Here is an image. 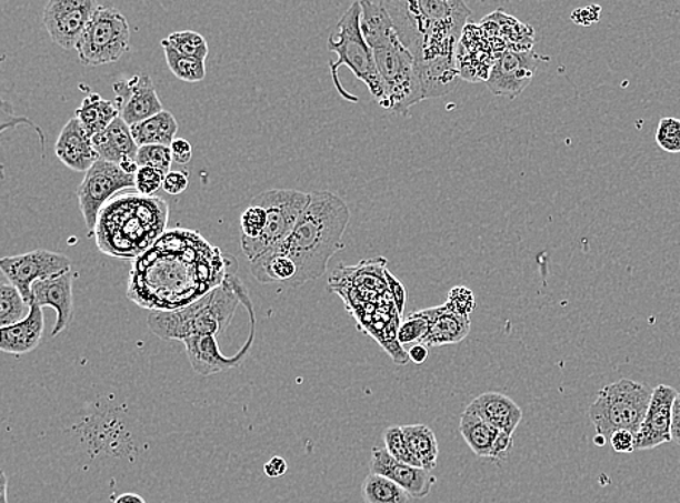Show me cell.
<instances>
[{
    "label": "cell",
    "mask_w": 680,
    "mask_h": 503,
    "mask_svg": "<svg viewBox=\"0 0 680 503\" xmlns=\"http://www.w3.org/2000/svg\"><path fill=\"white\" fill-rule=\"evenodd\" d=\"M593 441H596V444L599 445V447H603V445L607 444V440L603 439L602 435H598L596 436V439H593Z\"/></svg>",
    "instance_id": "52"
},
{
    "label": "cell",
    "mask_w": 680,
    "mask_h": 503,
    "mask_svg": "<svg viewBox=\"0 0 680 503\" xmlns=\"http://www.w3.org/2000/svg\"><path fill=\"white\" fill-rule=\"evenodd\" d=\"M138 168H153L164 174L170 173L173 164L170 147L166 145H144L140 147L137 154Z\"/></svg>",
    "instance_id": "35"
},
{
    "label": "cell",
    "mask_w": 680,
    "mask_h": 503,
    "mask_svg": "<svg viewBox=\"0 0 680 503\" xmlns=\"http://www.w3.org/2000/svg\"><path fill=\"white\" fill-rule=\"evenodd\" d=\"M163 44L171 47L179 54L193 57V59L207 60L209 47L207 40L198 32L179 31L171 34L161 41Z\"/></svg>",
    "instance_id": "33"
},
{
    "label": "cell",
    "mask_w": 680,
    "mask_h": 503,
    "mask_svg": "<svg viewBox=\"0 0 680 503\" xmlns=\"http://www.w3.org/2000/svg\"><path fill=\"white\" fill-rule=\"evenodd\" d=\"M599 18H601V8L596 7V4L578 9L572 16L573 21L579 23V26H592L593 22L599 21Z\"/></svg>",
    "instance_id": "46"
},
{
    "label": "cell",
    "mask_w": 680,
    "mask_h": 503,
    "mask_svg": "<svg viewBox=\"0 0 680 503\" xmlns=\"http://www.w3.org/2000/svg\"><path fill=\"white\" fill-rule=\"evenodd\" d=\"M678 392L668 384H659L653 391L649 411L636 434V452L653 450L672 441L673 403Z\"/></svg>",
    "instance_id": "17"
},
{
    "label": "cell",
    "mask_w": 680,
    "mask_h": 503,
    "mask_svg": "<svg viewBox=\"0 0 680 503\" xmlns=\"http://www.w3.org/2000/svg\"><path fill=\"white\" fill-rule=\"evenodd\" d=\"M610 443L617 453L636 452V434L631 433V431H617L611 436Z\"/></svg>",
    "instance_id": "43"
},
{
    "label": "cell",
    "mask_w": 680,
    "mask_h": 503,
    "mask_svg": "<svg viewBox=\"0 0 680 503\" xmlns=\"http://www.w3.org/2000/svg\"><path fill=\"white\" fill-rule=\"evenodd\" d=\"M309 197L292 234L274 249L297 264V278L289 288H301L323 276L330 260L344 249L342 237L351 218L347 203L331 192H312Z\"/></svg>",
    "instance_id": "3"
},
{
    "label": "cell",
    "mask_w": 680,
    "mask_h": 503,
    "mask_svg": "<svg viewBox=\"0 0 680 503\" xmlns=\"http://www.w3.org/2000/svg\"><path fill=\"white\" fill-rule=\"evenodd\" d=\"M76 118L90 137L101 134L117 118H120L116 102L107 101L98 93L90 92L76 109Z\"/></svg>",
    "instance_id": "25"
},
{
    "label": "cell",
    "mask_w": 680,
    "mask_h": 503,
    "mask_svg": "<svg viewBox=\"0 0 680 503\" xmlns=\"http://www.w3.org/2000/svg\"><path fill=\"white\" fill-rule=\"evenodd\" d=\"M31 303L26 301L22 293L12 283L0 284V329H7L22 322L30 316Z\"/></svg>",
    "instance_id": "31"
},
{
    "label": "cell",
    "mask_w": 680,
    "mask_h": 503,
    "mask_svg": "<svg viewBox=\"0 0 680 503\" xmlns=\"http://www.w3.org/2000/svg\"><path fill=\"white\" fill-rule=\"evenodd\" d=\"M543 60L544 57L536 54L532 50L503 51L489 70L488 88L497 97L516 99L530 87L537 68Z\"/></svg>",
    "instance_id": "14"
},
{
    "label": "cell",
    "mask_w": 680,
    "mask_h": 503,
    "mask_svg": "<svg viewBox=\"0 0 680 503\" xmlns=\"http://www.w3.org/2000/svg\"><path fill=\"white\" fill-rule=\"evenodd\" d=\"M171 155H173V163L176 164H189L192 160V145L184 139H176L173 144L170 145Z\"/></svg>",
    "instance_id": "45"
},
{
    "label": "cell",
    "mask_w": 680,
    "mask_h": 503,
    "mask_svg": "<svg viewBox=\"0 0 680 503\" xmlns=\"http://www.w3.org/2000/svg\"><path fill=\"white\" fill-rule=\"evenodd\" d=\"M117 94L116 104L120 117L128 125L149 120L157 113L163 112L159 97H157L153 80L147 74H137L128 80L113 83Z\"/></svg>",
    "instance_id": "16"
},
{
    "label": "cell",
    "mask_w": 680,
    "mask_h": 503,
    "mask_svg": "<svg viewBox=\"0 0 680 503\" xmlns=\"http://www.w3.org/2000/svg\"><path fill=\"white\" fill-rule=\"evenodd\" d=\"M384 449L398 462L409 464V466L421 467L418 460L409 452L406 435H403L402 426L393 425L384 430L383 433Z\"/></svg>",
    "instance_id": "36"
},
{
    "label": "cell",
    "mask_w": 680,
    "mask_h": 503,
    "mask_svg": "<svg viewBox=\"0 0 680 503\" xmlns=\"http://www.w3.org/2000/svg\"><path fill=\"white\" fill-rule=\"evenodd\" d=\"M430 332L421 344L430 348L459 344L469 335L470 320L468 316L456 315L446 305L431 308Z\"/></svg>",
    "instance_id": "24"
},
{
    "label": "cell",
    "mask_w": 680,
    "mask_h": 503,
    "mask_svg": "<svg viewBox=\"0 0 680 503\" xmlns=\"http://www.w3.org/2000/svg\"><path fill=\"white\" fill-rule=\"evenodd\" d=\"M251 274L259 280L260 283L282 282L290 286L293 279L297 278V264L287 255L278 250L268 251L260 255L259 259L251 261Z\"/></svg>",
    "instance_id": "28"
},
{
    "label": "cell",
    "mask_w": 680,
    "mask_h": 503,
    "mask_svg": "<svg viewBox=\"0 0 680 503\" xmlns=\"http://www.w3.org/2000/svg\"><path fill=\"white\" fill-rule=\"evenodd\" d=\"M92 141L101 160L118 165L126 164L128 161H137L140 147L132 137L131 127L121 117L117 118L101 134L94 135Z\"/></svg>",
    "instance_id": "22"
},
{
    "label": "cell",
    "mask_w": 680,
    "mask_h": 503,
    "mask_svg": "<svg viewBox=\"0 0 680 503\" xmlns=\"http://www.w3.org/2000/svg\"><path fill=\"white\" fill-rule=\"evenodd\" d=\"M364 503H409L411 496L391 479L369 473L361 485Z\"/></svg>",
    "instance_id": "30"
},
{
    "label": "cell",
    "mask_w": 680,
    "mask_h": 503,
    "mask_svg": "<svg viewBox=\"0 0 680 503\" xmlns=\"http://www.w3.org/2000/svg\"><path fill=\"white\" fill-rule=\"evenodd\" d=\"M399 40L416 59L424 99L441 98L459 87L458 46L470 9L461 0L384 2Z\"/></svg>",
    "instance_id": "2"
},
{
    "label": "cell",
    "mask_w": 680,
    "mask_h": 503,
    "mask_svg": "<svg viewBox=\"0 0 680 503\" xmlns=\"http://www.w3.org/2000/svg\"><path fill=\"white\" fill-rule=\"evenodd\" d=\"M0 269L9 283L22 293L32 305V286L40 280L71 272V261L64 254L49 250H34L30 253L12 255L0 260Z\"/></svg>",
    "instance_id": "12"
},
{
    "label": "cell",
    "mask_w": 680,
    "mask_h": 503,
    "mask_svg": "<svg viewBox=\"0 0 680 503\" xmlns=\"http://www.w3.org/2000/svg\"><path fill=\"white\" fill-rule=\"evenodd\" d=\"M656 142L660 149L668 153H680V120L674 117H664L660 120L656 131Z\"/></svg>",
    "instance_id": "37"
},
{
    "label": "cell",
    "mask_w": 680,
    "mask_h": 503,
    "mask_svg": "<svg viewBox=\"0 0 680 503\" xmlns=\"http://www.w3.org/2000/svg\"><path fill=\"white\" fill-rule=\"evenodd\" d=\"M672 441L680 445V393H678L677 400L673 403Z\"/></svg>",
    "instance_id": "48"
},
{
    "label": "cell",
    "mask_w": 680,
    "mask_h": 503,
    "mask_svg": "<svg viewBox=\"0 0 680 503\" xmlns=\"http://www.w3.org/2000/svg\"><path fill=\"white\" fill-rule=\"evenodd\" d=\"M431 308L428 310L413 312L398 326L397 339L398 343L406 344H420L426 340L428 332L431 326Z\"/></svg>",
    "instance_id": "34"
},
{
    "label": "cell",
    "mask_w": 680,
    "mask_h": 503,
    "mask_svg": "<svg viewBox=\"0 0 680 503\" xmlns=\"http://www.w3.org/2000/svg\"><path fill=\"white\" fill-rule=\"evenodd\" d=\"M178 130V121H176L173 113L168 111L157 113L156 117L131 127L132 137H134L138 147H170L176 140Z\"/></svg>",
    "instance_id": "27"
},
{
    "label": "cell",
    "mask_w": 680,
    "mask_h": 503,
    "mask_svg": "<svg viewBox=\"0 0 680 503\" xmlns=\"http://www.w3.org/2000/svg\"><path fill=\"white\" fill-rule=\"evenodd\" d=\"M237 268L234 258L197 231H168L136 260L128 298L153 312L182 310L221 286Z\"/></svg>",
    "instance_id": "1"
},
{
    "label": "cell",
    "mask_w": 680,
    "mask_h": 503,
    "mask_svg": "<svg viewBox=\"0 0 680 503\" xmlns=\"http://www.w3.org/2000/svg\"><path fill=\"white\" fill-rule=\"evenodd\" d=\"M654 389L649 384L621 379L608 384L598 393V400L589 410L597 434L607 441L617 431H631L639 433L647 411H649Z\"/></svg>",
    "instance_id": "8"
},
{
    "label": "cell",
    "mask_w": 680,
    "mask_h": 503,
    "mask_svg": "<svg viewBox=\"0 0 680 503\" xmlns=\"http://www.w3.org/2000/svg\"><path fill=\"white\" fill-rule=\"evenodd\" d=\"M166 61H168L169 69L176 78L183 80L187 83L202 82L204 76H207V68H204V61L193 59V57H187L179 54L178 51L171 49V47L163 44Z\"/></svg>",
    "instance_id": "32"
},
{
    "label": "cell",
    "mask_w": 680,
    "mask_h": 503,
    "mask_svg": "<svg viewBox=\"0 0 680 503\" xmlns=\"http://www.w3.org/2000/svg\"><path fill=\"white\" fill-rule=\"evenodd\" d=\"M360 19L361 4L354 2L347 9L344 16L337 23L336 30L328 38V50L337 54V61L330 63L332 80H334L336 88L342 98L350 102H359L358 98L351 97L341 87L339 69L341 66H347L353 71L356 78L369 88L370 93L378 99L380 104L384 98L383 83L380 79L378 66H376L373 51L366 41L363 32H361Z\"/></svg>",
    "instance_id": "7"
},
{
    "label": "cell",
    "mask_w": 680,
    "mask_h": 503,
    "mask_svg": "<svg viewBox=\"0 0 680 503\" xmlns=\"http://www.w3.org/2000/svg\"><path fill=\"white\" fill-rule=\"evenodd\" d=\"M309 198V193L293 189H272L251 199V205L264 208L268 212V225L259 239L241 237L242 253L250 263L268 251L278 249L289 239L308 207Z\"/></svg>",
    "instance_id": "9"
},
{
    "label": "cell",
    "mask_w": 680,
    "mask_h": 503,
    "mask_svg": "<svg viewBox=\"0 0 680 503\" xmlns=\"http://www.w3.org/2000/svg\"><path fill=\"white\" fill-rule=\"evenodd\" d=\"M189 188V178L187 173L182 172H170L166 174L163 191L171 194V197H178Z\"/></svg>",
    "instance_id": "41"
},
{
    "label": "cell",
    "mask_w": 680,
    "mask_h": 503,
    "mask_svg": "<svg viewBox=\"0 0 680 503\" xmlns=\"http://www.w3.org/2000/svg\"><path fill=\"white\" fill-rule=\"evenodd\" d=\"M56 155L66 168L79 173H88L101 160L94 150L92 137L76 117L61 130L56 142Z\"/></svg>",
    "instance_id": "20"
},
{
    "label": "cell",
    "mask_w": 680,
    "mask_h": 503,
    "mask_svg": "<svg viewBox=\"0 0 680 503\" xmlns=\"http://www.w3.org/2000/svg\"><path fill=\"white\" fill-rule=\"evenodd\" d=\"M360 27L382 79L384 98L380 107L408 115L413 104L426 99L416 59L399 40L387 4L361 2Z\"/></svg>",
    "instance_id": "4"
},
{
    "label": "cell",
    "mask_w": 680,
    "mask_h": 503,
    "mask_svg": "<svg viewBox=\"0 0 680 503\" xmlns=\"http://www.w3.org/2000/svg\"><path fill=\"white\" fill-rule=\"evenodd\" d=\"M499 433L501 431L466 408L463 415L460 418V434L478 457L491 459L494 441H497Z\"/></svg>",
    "instance_id": "26"
},
{
    "label": "cell",
    "mask_w": 680,
    "mask_h": 503,
    "mask_svg": "<svg viewBox=\"0 0 680 503\" xmlns=\"http://www.w3.org/2000/svg\"><path fill=\"white\" fill-rule=\"evenodd\" d=\"M408 358L412 363L424 364L428 359V348L424 344H413L408 351Z\"/></svg>",
    "instance_id": "49"
},
{
    "label": "cell",
    "mask_w": 680,
    "mask_h": 503,
    "mask_svg": "<svg viewBox=\"0 0 680 503\" xmlns=\"http://www.w3.org/2000/svg\"><path fill=\"white\" fill-rule=\"evenodd\" d=\"M113 503H147L144 497L137 495V493H122L118 496Z\"/></svg>",
    "instance_id": "50"
},
{
    "label": "cell",
    "mask_w": 680,
    "mask_h": 503,
    "mask_svg": "<svg viewBox=\"0 0 680 503\" xmlns=\"http://www.w3.org/2000/svg\"><path fill=\"white\" fill-rule=\"evenodd\" d=\"M513 444V435L503 433H499L497 441H494V445L492 449L491 460L494 463L506 462L508 455H510Z\"/></svg>",
    "instance_id": "42"
},
{
    "label": "cell",
    "mask_w": 680,
    "mask_h": 503,
    "mask_svg": "<svg viewBox=\"0 0 680 503\" xmlns=\"http://www.w3.org/2000/svg\"><path fill=\"white\" fill-rule=\"evenodd\" d=\"M384 276H387L388 288L389 291H391L394 306H397L399 315H402L403 308H406L407 301L406 288H403L402 283L399 282V280L394 279L391 273L384 272Z\"/></svg>",
    "instance_id": "44"
},
{
    "label": "cell",
    "mask_w": 680,
    "mask_h": 503,
    "mask_svg": "<svg viewBox=\"0 0 680 503\" xmlns=\"http://www.w3.org/2000/svg\"><path fill=\"white\" fill-rule=\"evenodd\" d=\"M288 472V463L283 457L270 459L268 463L264 464V473L268 474V477H282Z\"/></svg>",
    "instance_id": "47"
},
{
    "label": "cell",
    "mask_w": 680,
    "mask_h": 503,
    "mask_svg": "<svg viewBox=\"0 0 680 503\" xmlns=\"http://www.w3.org/2000/svg\"><path fill=\"white\" fill-rule=\"evenodd\" d=\"M242 305L249 311L251 329L250 336L239 353L234 358H227L221 353L220 344H218L217 336L204 335V336H192L183 341L184 348H187V354L190 365L198 374L203 378L213 376V374L228 372L239 368L244 362L247 354L250 353L251 345L254 341L256 331V313L253 302L250 296L242 299Z\"/></svg>",
    "instance_id": "15"
},
{
    "label": "cell",
    "mask_w": 680,
    "mask_h": 503,
    "mask_svg": "<svg viewBox=\"0 0 680 503\" xmlns=\"http://www.w3.org/2000/svg\"><path fill=\"white\" fill-rule=\"evenodd\" d=\"M268 225V212L264 208L250 205L241 215V237L244 239H259Z\"/></svg>",
    "instance_id": "38"
},
{
    "label": "cell",
    "mask_w": 680,
    "mask_h": 503,
    "mask_svg": "<svg viewBox=\"0 0 680 503\" xmlns=\"http://www.w3.org/2000/svg\"><path fill=\"white\" fill-rule=\"evenodd\" d=\"M0 491H2V497H0V503H8V479L4 472H2V483H0Z\"/></svg>",
    "instance_id": "51"
},
{
    "label": "cell",
    "mask_w": 680,
    "mask_h": 503,
    "mask_svg": "<svg viewBox=\"0 0 680 503\" xmlns=\"http://www.w3.org/2000/svg\"><path fill=\"white\" fill-rule=\"evenodd\" d=\"M370 473L391 479L413 500H424L430 495L432 486L437 483L436 476H432L428 470L398 462L388 453L387 449L379 447V445H374L372 449Z\"/></svg>",
    "instance_id": "18"
},
{
    "label": "cell",
    "mask_w": 680,
    "mask_h": 503,
    "mask_svg": "<svg viewBox=\"0 0 680 503\" xmlns=\"http://www.w3.org/2000/svg\"><path fill=\"white\" fill-rule=\"evenodd\" d=\"M99 4L94 0H50L42 21L51 40L63 50L76 49Z\"/></svg>",
    "instance_id": "13"
},
{
    "label": "cell",
    "mask_w": 680,
    "mask_h": 503,
    "mask_svg": "<svg viewBox=\"0 0 680 503\" xmlns=\"http://www.w3.org/2000/svg\"><path fill=\"white\" fill-rule=\"evenodd\" d=\"M468 410L483 418L494 429L512 435L522 421V411L518 403L499 392L482 393L469 403Z\"/></svg>",
    "instance_id": "21"
},
{
    "label": "cell",
    "mask_w": 680,
    "mask_h": 503,
    "mask_svg": "<svg viewBox=\"0 0 680 503\" xmlns=\"http://www.w3.org/2000/svg\"><path fill=\"white\" fill-rule=\"evenodd\" d=\"M32 305L52 308L57 313V320L51 336L61 334L73 321V274L71 272L59 274L34 283Z\"/></svg>",
    "instance_id": "19"
},
{
    "label": "cell",
    "mask_w": 680,
    "mask_h": 503,
    "mask_svg": "<svg viewBox=\"0 0 680 503\" xmlns=\"http://www.w3.org/2000/svg\"><path fill=\"white\" fill-rule=\"evenodd\" d=\"M240 279L231 273L226 282L199 301L182 310L153 312L149 316V329L161 340L183 341L192 336H221L230 326L237 308L241 303Z\"/></svg>",
    "instance_id": "6"
},
{
    "label": "cell",
    "mask_w": 680,
    "mask_h": 503,
    "mask_svg": "<svg viewBox=\"0 0 680 503\" xmlns=\"http://www.w3.org/2000/svg\"><path fill=\"white\" fill-rule=\"evenodd\" d=\"M169 207L159 198L122 194L99 215L94 234L102 253L112 258H140L163 235Z\"/></svg>",
    "instance_id": "5"
},
{
    "label": "cell",
    "mask_w": 680,
    "mask_h": 503,
    "mask_svg": "<svg viewBox=\"0 0 680 503\" xmlns=\"http://www.w3.org/2000/svg\"><path fill=\"white\" fill-rule=\"evenodd\" d=\"M447 310L456 313V315L468 316L477 308V299H474L473 292L466 286H456L451 289L447 302L444 303Z\"/></svg>",
    "instance_id": "39"
},
{
    "label": "cell",
    "mask_w": 680,
    "mask_h": 503,
    "mask_svg": "<svg viewBox=\"0 0 680 503\" xmlns=\"http://www.w3.org/2000/svg\"><path fill=\"white\" fill-rule=\"evenodd\" d=\"M136 188V175L123 172L121 165L99 160L88 173L78 189L80 211L86 227L90 231L97 228L102 209L113 194Z\"/></svg>",
    "instance_id": "11"
},
{
    "label": "cell",
    "mask_w": 680,
    "mask_h": 503,
    "mask_svg": "<svg viewBox=\"0 0 680 503\" xmlns=\"http://www.w3.org/2000/svg\"><path fill=\"white\" fill-rule=\"evenodd\" d=\"M166 174L153 168H140L136 174V189L144 197H153L163 188Z\"/></svg>",
    "instance_id": "40"
},
{
    "label": "cell",
    "mask_w": 680,
    "mask_h": 503,
    "mask_svg": "<svg viewBox=\"0 0 680 503\" xmlns=\"http://www.w3.org/2000/svg\"><path fill=\"white\" fill-rule=\"evenodd\" d=\"M46 322L42 308L32 305L30 316L7 329H0V350L3 353L23 355L40 345L44 335Z\"/></svg>",
    "instance_id": "23"
},
{
    "label": "cell",
    "mask_w": 680,
    "mask_h": 503,
    "mask_svg": "<svg viewBox=\"0 0 680 503\" xmlns=\"http://www.w3.org/2000/svg\"><path fill=\"white\" fill-rule=\"evenodd\" d=\"M131 32L127 18L111 4H99L80 38V63L88 68L116 63L130 50Z\"/></svg>",
    "instance_id": "10"
},
{
    "label": "cell",
    "mask_w": 680,
    "mask_h": 503,
    "mask_svg": "<svg viewBox=\"0 0 680 503\" xmlns=\"http://www.w3.org/2000/svg\"><path fill=\"white\" fill-rule=\"evenodd\" d=\"M403 435H406L409 452L418 460L422 469L434 470L437 467V459H439V441L434 431L424 424L403 425Z\"/></svg>",
    "instance_id": "29"
}]
</instances>
